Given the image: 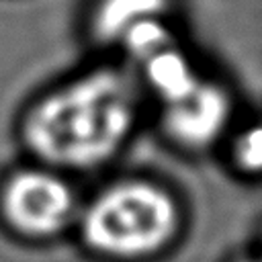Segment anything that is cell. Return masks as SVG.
Returning <instances> with one entry per match:
<instances>
[{
    "mask_svg": "<svg viewBox=\"0 0 262 262\" xmlns=\"http://www.w3.org/2000/svg\"><path fill=\"white\" fill-rule=\"evenodd\" d=\"M137 86L121 70L100 68L47 94L25 121L31 151L68 168L111 160L137 123Z\"/></svg>",
    "mask_w": 262,
    "mask_h": 262,
    "instance_id": "6da1fadb",
    "label": "cell"
},
{
    "mask_svg": "<svg viewBox=\"0 0 262 262\" xmlns=\"http://www.w3.org/2000/svg\"><path fill=\"white\" fill-rule=\"evenodd\" d=\"M180 227L176 196L145 178L121 180L102 190L82 217L84 242L106 256L141 258L166 248Z\"/></svg>",
    "mask_w": 262,
    "mask_h": 262,
    "instance_id": "7a4b0ae2",
    "label": "cell"
},
{
    "mask_svg": "<svg viewBox=\"0 0 262 262\" xmlns=\"http://www.w3.org/2000/svg\"><path fill=\"white\" fill-rule=\"evenodd\" d=\"M233 117L229 90L209 78L184 98L162 106V131L184 151H205L227 131Z\"/></svg>",
    "mask_w": 262,
    "mask_h": 262,
    "instance_id": "3957f363",
    "label": "cell"
},
{
    "mask_svg": "<svg viewBox=\"0 0 262 262\" xmlns=\"http://www.w3.org/2000/svg\"><path fill=\"white\" fill-rule=\"evenodd\" d=\"M74 207L68 184L47 172L27 170L12 176L2 194L6 219L23 233L49 235L59 231Z\"/></svg>",
    "mask_w": 262,
    "mask_h": 262,
    "instance_id": "277c9868",
    "label": "cell"
},
{
    "mask_svg": "<svg viewBox=\"0 0 262 262\" xmlns=\"http://www.w3.org/2000/svg\"><path fill=\"white\" fill-rule=\"evenodd\" d=\"M139 68L145 86L162 106L184 98L205 78L199 74L196 66L178 45V41L147 57L143 63H139Z\"/></svg>",
    "mask_w": 262,
    "mask_h": 262,
    "instance_id": "5b68a950",
    "label": "cell"
},
{
    "mask_svg": "<svg viewBox=\"0 0 262 262\" xmlns=\"http://www.w3.org/2000/svg\"><path fill=\"white\" fill-rule=\"evenodd\" d=\"M174 0H100L94 8L92 29L102 43L119 45L137 25L151 18H170Z\"/></svg>",
    "mask_w": 262,
    "mask_h": 262,
    "instance_id": "8992f818",
    "label": "cell"
},
{
    "mask_svg": "<svg viewBox=\"0 0 262 262\" xmlns=\"http://www.w3.org/2000/svg\"><path fill=\"white\" fill-rule=\"evenodd\" d=\"M231 164L246 176H262V123H254L235 133L229 149Z\"/></svg>",
    "mask_w": 262,
    "mask_h": 262,
    "instance_id": "52a82bcc",
    "label": "cell"
},
{
    "mask_svg": "<svg viewBox=\"0 0 262 262\" xmlns=\"http://www.w3.org/2000/svg\"><path fill=\"white\" fill-rule=\"evenodd\" d=\"M242 262H262V260H242Z\"/></svg>",
    "mask_w": 262,
    "mask_h": 262,
    "instance_id": "ba28073f",
    "label": "cell"
}]
</instances>
